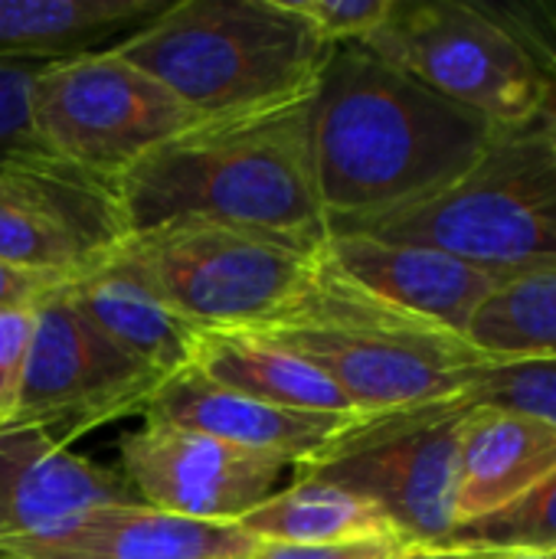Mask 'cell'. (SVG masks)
I'll return each instance as SVG.
<instances>
[{
    "label": "cell",
    "mask_w": 556,
    "mask_h": 559,
    "mask_svg": "<svg viewBox=\"0 0 556 559\" xmlns=\"http://www.w3.org/2000/svg\"><path fill=\"white\" fill-rule=\"evenodd\" d=\"M498 124L360 43L331 46L308 108L328 226L416 203L462 177Z\"/></svg>",
    "instance_id": "6da1fadb"
},
{
    "label": "cell",
    "mask_w": 556,
    "mask_h": 559,
    "mask_svg": "<svg viewBox=\"0 0 556 559\" xmlns=\"http://www.w3.org/2000/svg\"><path fill=\"white\" fill-rule=\"evenodd\" d=\"M311 95L236 118L200 121L164 141L115 180L128 236L170 223H223L328 242L311 138Z\"/></svg>",
    "instance_id": "7a4b0ae2"
},
{
    "label": "cell",
    "mask_w": 556,
    "mask_h": 559,
    "mask_svg": "<svg viewBox=\"0 0 556 559\" xmlns=\"http://www.w3.org/2000/svg\"><path fill=\"white\" fill-rule=\"evenodd\" d=\"M111 49L200 121L308 98L331 52L288 0H177Z\"/></svg>",
    "instance_id": "3957f363"
},
{
    "label": "cell",
    "mask_w": 556,
    "mask_h": 559,
    "mask_svg": "<svg viewBox=\"0 0 556 559\" xmlns=\"http://www.w3.org/2000/svg\"><path fill=\"white\" fill-rule=\"evenodd\" d=\"M246 334L311 360L370 416L456 400L488 360L465 334L364 292L324 252L305 292L269 328Z\"/></svg>",
    "instance_id": "277c9868"
},
{
    "label": "cell",
    "mask_w": 556,
    "mask_h": 559,
    "mask_svg": "<svg viewBox=\"0 0 556 559\" xmlns=\"http://www.w3.org/2000/svg\"><path fill=\"white\" fill-rule=\"evenodd\" d=\"M328 233L426 246L498 278L556 265V138L537 121L498 128L478 160L449 187Z\"/></svg>",
    "instance_id": "5b68a950"
},
{
    "label": "cell",
    "mask_w": 556,
    "mask_h": 559,
    "mask_svg": "<svg viewBox=\"0 0 556 559\" xmlns=\"http://www.w3.org/2000/svg\"><path fill=\"white\" fill-rule=\"evenodd\" d=\"M125 246L187 324L223 334L269 328L305 292L324 252L223 223H170Z\"/></svg>",
    "instance_id": "8992f818"
},
{
    "label": "cell",
    "mask_w": 556,
    "mask_h": 559,
    "mask_svg": "<svg viewBox=\"0 0 556 559\" xmlns=\"http://www.w3.org/2000/svg\"><path fill=\"white\" fill-rule=\"evenodd\" d=\"M29 118L52 160L108 187L144 154L200 124L167 85L115 49L49 62L33 82Z\"/></svg>",
    "instance_id": "52a82bcc"
},
{
    "label": "cell",
    "mask_w": 556,
    "mask_h": 559,
    "mask_svg": "<svg viewBox=\"0 0 556 559\" xmlns=\"http://www.w3.org/2000/svg\"><path fill=\"white\" fill-rule=\"evenodd\" d=\"M360 46L498 128L544 124V85L485 3L393 0L383 26Z\"/></svg>",
    "instance_id": "ba28073f"
},
{
    "label": "cell",
    "mask_w": 556,
    "mask_h": 559,
    "mask_svg": "<svg viewBox=\"0 0 556 559\" xmlns=\"http://www.w3.org/2000/svg\"><path fill=\"white\" fill-rule=\"evenodd\" d=\"M469 409L472 403L456 396L370 416L334 455L301 475L367 498L410 547L446 544L456 531L459 439Z\"/></svg>",
    "instance_id": "9c48e42d"
},
{
    "label": "cell",
    "mask_w": 556,
    "mask_h": 559,
    "mask_svg": "<svg viewBox=\"0 0 556 559\" xmlns=\"http://www.w3.org/2000/svg\"><path fill=\"white\" fill-rule=\"evenodd\" d=\"M164 377L115 347L66 295V285L36 305L33 344L20 396L7 426L43 429L69 449L72 439L144 413Z\"/></svg>",
    "instance_id": "30bf717a"
},
{
    "label": "cell",
    "mask_w": 556,
    "mask_h": 559,
    "mask_svg": "<svg viewBox=\"0 0 556 559\" xmlns=\"http://www.w3.org/2000/svg\"><path fill=\"white\" fill-rule=\"evenodd\" d=\"M125 239L108 183L66 164H0V262L72 282Z\"/></svg>",
    "instance_id": "8fae6325"
},
{
    "label": "cell",
    "mask_w": 556,
    "mask_h": 559,
    "mask_svg": "<svg viewBox=\"0 0 556 559\" xmlns=\"http://www.w3.org/2000/svg\"><path fill=\"white\" fill-rule=\"evenodd\" d=\"M118 455L141 504L203 524H239L275 495L288 468L272 455L147 419L121 439Z\"/></svg>",
    "instance_id": "7c38bea8"
},
{
    "label": "cell",
    "mask_w": 556,
    "mask_h": 559,
    "mask_svg": "<svg viewBox=\"0 0 556 559\" xmlns=\"http://www.w3.org/2000/svg\"><path fill=\"white\" fill-rule=\"evenodd\" d=\"M141 416L147 423L193 429L229 445L272 455L285 465H295L298 472L321 465L370 419V413L328 416L282 409L213 383L193 364L164 380Z\"/></svg>",
    "instance_id": "4fadbf2b"
},
{
    "label": "cell",
    "mask_w": 556,
    "mask_h": 559,
    "mask_svg": "<svg viewBox=\"0 0 556 559\" xmlns=\"http://www.w3.org/2000/svg\"><path fill=\"white\" fill-rule=\"evenodd\" d=\"M259 547L239 524H203L141 501L105 504L0 544V559H246Z\"/></svg>",
    "instance_id": "5bb4252c"
},
{
    "label": "cell",
    "mask_w": 556,
    "mask_h": 559,
    "mask_svg": "<svg viewBox=\"0 0 556 559\" xmlns=\"http://www.w3.org/2000/svg\"><path fill=\"white\" fill-rule=\"evenodd\" d=\"M324 259L364 292L465 334L475 311L508 278L472 269L446 252L387 242L360 233H331Z\"/></svg>",
    "instance_id": "9a60e30c"
},
{
    "label": "cell",
    "mask_w": 556,
    "mask_h": 559,
    "mask_svg": "<svg viewBox=\"0 0 556 559\" xmlns=\"http://www.w3.org/2000/svg\"><path fill=\"white\" fill-rule=\"evenodd\" d=\"M138 501L108 472L29 426H0V544L52 531L82 511Z\"/></svg>",
    "instance_id": "2e32d148"
},
{
    "label": "cell",
    "mask_w": 556,
    "mask_h": 559,
    "mask_svg": "<svg viewBox=\"0 0 556 559\" xmlns=\"http://www.w3.org/2000/svg\"><path fill=\"white\" fill-rule=\"evenodd\" d=\"M66 295L115 347L157 377L170 380L193 364L200 331L167 305L125 242L66 282Z\"/></svg>",
    "instance_id": "e0dca14e"
},
{
    "label": "cell",
    "mask_w": 556,
    "mask_h": 559,
    "mask_svg": "<svg viewBox=\"0 0 556 559\" xmlns=\"http://www.w3.org/2000/svg\"><path fill=\"white\" fill-rule=\"evenodd\" d=\"M556 472V429L534 416L472 406L459 439L456 527L492 518Z\"/></svg>",
    "instance_id": "ac0fdd59"
},
{
    "label": "cell",
    "mask_w": 556,
    "mask_h": 559,
    "mask_svg": "<svg viewBox=\"0 0 556 559\" xmlns=\"http://www.w3.org/2000/svg\"><path fill=\"white\" fill-rule=\"evenodd\" d=\"M193 367L220 386H229L242 396L282 409L328 413V416L360 413L321 367L259 334L200 331Z\"/></svg>",
    "instance_id": "d6986e66"
},
{
    "label": "cell",
    "mask_w": 556,
    "mask_h": 559,
    "mask_svg": "<svg viewBox=\"0 0 556 559\" xmlns=\"http://www.w3.org/2000/svg\"><path fill=\"white\" fill-rule=\"evenodd\" d=\"M167 0H0V59L59 62L111 49Z\"/></svg>",
    "instance_id": "ffe728a7"
},
{
    "label": "cell",
    "mask_w": 556,
    "mask_h": 559,
    "mask_svg": "<svg viewBox=\"0 0 556 559\" xmlns=\"http://www.w3.org/2000/svg\"><path fill=\"white\" fill-rule=\"evenodd\" d=\"M239 527L259 544H292V547H347L374 540H400L393 524L367 498L311 475L298 481L252 514ZM403 544V540H400Z\"/></svg>",
    "instance_id": "44dd1931"
},
{
    "label": "cell",
    "mask_w": 556,
    "mask_h": 559,
    "mask_svg": "<svg viewBox=\"0 0 556 559\" xmlns=\"http://www.w3.org/2000/svg\"><path fill=\"white\" fill-rule=\"evenodd\" d=\"M465 337L488 360L556 357V265L501 282Z\"/></svg>",
    "instance_id": "7402d4cb"
},
{
    "label": "cell",
    "mask_w": 556,
    "mask_h": 559,
    "mask_svg": "<svg viewBox=\"0 0 556 559\" xmlns=\"http://www.w3.org/2000/svg\"><path fill=\"white\" fill-rule=\"evenodd\" d=\"M446 544L456 547H485L498 554L524 550H556V472L537 488H531L511 508L456 527Z\"/></svg>",
    "instance_id": "603a6c76"
},
{
    "label": "cell",
    "mask_w": 556,
    "mask_h": 559,
    "mask_svg": "<svg viewBox=\"0 0 556 559\" xmlns=\"http://www.w3.org/2000/svg\"><path fill=\"white\" fill-rule=\"evenodd\" d=\"M472 406H498L534 416L556 429V357L541 360H485L465 393Z\"/></svg>",
    "instance_id": "cb8c5ba5"
},
{
    "label": "cell",
    "mask_w": 556,
    "mask_h": 559,
    "mask_svg": "<svg viewBox=\"0 0 556 559\" xmlns=\"http://www.w3.org/2000/svg\"><path fill=\"white\" fill-rule=\"evenodd\" d=\"M49 62L0 59V164H59L33 131L29 92Z\"/></svg>",
    "instance_id": "d4e9b609"
},
{
    "label": "cell",
    "mask_w": 556,
    "mask_h": 559,
    "mask_svg": "<svg viewBox=\"0 0 556 559\" xmlns=\"http://www.w3.org/2000/svg\"><path fill=\"white\" fill-rule=\"evenodd\" d=\"M295 13H301L328 46L360 43L393 10V0H288Z\"/></svg>",
    "instance_id": "484cf974"
},
{
    "label": "cell",
    "mask_w": 556,
    "mask_h": 559,
    "mask_svg": "<svg viewBox=\"0 0 556 559\" xmlns=\"http://www.w3.org/2000/svg\"><path fill=\"white\" fill-rule=\"evenodd\" d=\"M33 328H36V308L0 311V426H7L13 416L29 344H33Z\"/></svg>",
    "instance_id": "4316f807"
},
{
    "label": "cell",
    "mask_w": 556,
    "mask_h": 559,
    "mask_svg": "<svg viewBox=\"0 0 556 559\" xmlns=\"http://www.w3.org/2000/svg\"><path fill=\"white\" fill-rule=\"evenodd\" d=\"M400 540H374V544H347V547H292V544H259L246 559H380ZM410 547V544H406Z\"/></svg>",
    "instance_id": "83f0119b"
},
{
    "label": "cell",
    "mask_w": 556,
    "mask_h": 559,
    "mask_svg": "<svg viewBox=\"0 0 556 559\" xmlns=\"http://www.w3.org/2000/svg\"><path fill=\"white\" fill-rule=\"evenodd\" d=\"M62 285H66L62 278L13 269V265L0 262V311H7V308H36L43 298H49Z\"/></svg>",
    "instance_id": "f1b7e54d"
},
{
    "label": "cell",
    "mask_w": 556,
    "mask_h": 559,
    "mask_svg": "<svg viewBox=\"0 0 556 559\" xmlns=\"http://www.w3.org/2000/svg\"><path fill=\"white\" fill-rule=\"evenodd\" d=\"M413 559H505V554H498V550H485V547L436 544V547H413Z\"/></svg>",
    "instance_id": "f546056e"
},
{
    "label": "cell",
    "mask_w": 556,
    "mask_h": 559,
    "mask_svg": "<svg viewBox=\"0 0 556 559\" xmlns=\"http://www.w3.org/2000/svg\"><path fill=\"white\" fill-rule=\"evenodd\" d=\"M505 559H556V550H524V554H505Z\"/></svg>",
    "instance_id": "4dcf8cb0"
},
{
    "label": "cell",
    "mask_w": 556,
    "mask_h": 559,
    "mask_svg": "<svg viewBox=\"0 0 556 559\" xmlns=\"http://www.w3.org/2000/svg\"><path fill=\"white\" fill-rule=\"evenodd\" d=\"M380 559H413V547H406V544L403 547H393L390 554H383Z\"/></svg>",
    "instance_id": "1f68e13d"
},
{
    "label": "cell",
    "mask_w": 556,
    "mask_h": 559,
    "mask_svg": "<svg viewBox=\"0 0 556 559\" xmlns=\"http://www.w3.org/2000/svg\"><path fill=\"white\" fill-rule=\"evenodd\" d=\"M544 128H547V124H544ZM547 131H551V134H554V138H556V124H551V128H547Z\"/></svg>",
    "instance_id": "d6a6232c"
}]
</instances>
